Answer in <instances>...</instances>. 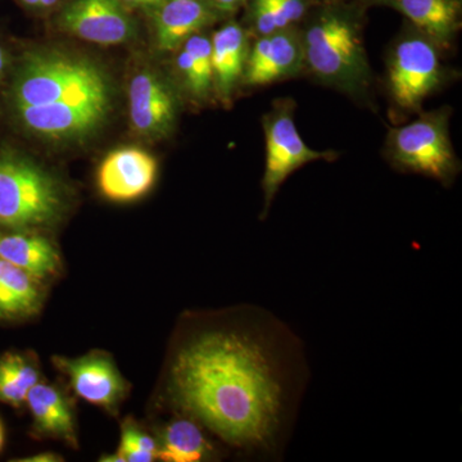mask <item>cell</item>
Masks as SVG:
<instances>
[{
    "instance_id": "27",
    "label": "cell",
    "mask_w": 462,
    "mask_h": 462,
    "mask_svg": "<svg viewBox=\"0 0 462 462\" xmlns=\"http://www.w3.org/2000/svg\"><path fill=\"white\" fill-rule=\"evenodd\" d=\"M60 456L56 454H50V452H45V454L33 455L29 458H23V462H56L62 461V458H60Z\"/></svg>"
},
{
    "instance_id": "7",
    "label": "cell",
    "mask_w": 462,
    "mask_h": 462,
    "mask_svg": "<svg viewBox=\"0 0 462 462\" xmlns=\"http://www.w3.org/2000/svg\"><path fill=\"white\" fill-rule=\"evenodd\" d=\"M293 107L282 102L263 117L266 163L263 179V212H269L279 188L288 176L315 161L333 158L329 152L314 151L303 142L294 123Z\"/></svg>"
},
{
    "instance_id": "5",
    "label": "cell",
    "mask_w": 462,
    "mask_h": 462,
    "mask_svg": "<svg viewBox=\"0 0 462 462\" xmlns=\"http://www.w3.org/2000/svg\"><path fill=\"white\" fill-rule=\"evenodd\" d=\"M388 148L398 167L430 176L445 185L454 180L458 171L446 112H430L392 130Z\"/></svg>"
},
{
    "instance_id": "26",
    "label": "cell",
    "mask_w": 462,
    "mask_h": 462,
    "mask_svg": "<svg viewBox=\"0 0 462 462\" xmlns=\"http://www.w3.org/2000/svg\"><path fill=\"white\" fill-rule=\"evenodd\" d=\"M124 5H130V7H156L165 0H120Z\"/></svg>"
},
{
    "instance_id": "16",
    "label": "cell",
    "mask_w": 462,
    "mask_h": 462,
    "mask_svg": "<svg viewBox=\"0 0 462 462\" xmlns=\"http://www.w3.org/2000/svg\"><path fill=\"white\" fill-rule=\"evenodd\" d=\"M214 84L221 98H229L245 74L249 53L247 32L236 23H229L212 38Z\"/></svg>"
},
{
    "instance_id": "24",
    "label": "cell",
    "mask_w": 462,
    "mask_h": 462,
    "mask_svg": "<svg viewBox=\"0 0 462 462\" xmlns=\"http://www.w3.org/2000/svg\"><path fill=\"white\" fill-rule=\"evenodd\" d=\"M278 18L282 29H288L305 14L306 0H264Z\"/></svg>"
},
{
    "instance_id": "25",
    "label": "cell",
    "mask_w": 462,
    "mask_h": 462,
    "mask_svg": "<svg viewBox=\"0 0 462 462\" xmlns=\"http://www.w3.org/2000/svg\"><path fill=\"white\" fill-rule=\"evenodd\" d=\"M207 2H208L211 8L216 9V11L226 12V14H229V12L238 9L245 0H207Z\"/></svg>"
},
{
    "instance_id": "30",
    "label": "cell",
    "mask_w": 462,
    "mask_h": 462,
    "mask_svg": "<svg viewBox=\"0 0 462 462\" xmlns=\"http://www.w3.org/2000/svg\"><path fill=\"white\" fill-rule=\"evenodd\" d=\"M27 7H39V0H21Z\"/></svg>"
},
{
    "instance_id": "22",
    "label": "cell",
    "mask_w": 462,
    "mask_h": 462,
    "mask_svg": "<svg viewBox=\"0 0 462 462\" xmlns=\"http://www.w3.org/2000/svg\"><path fill=\"white\" fill-rule=\"evenodd\" d=\"M41 382V372L33 356H0V402L20 407L25 403L30 389Z\"/></svg>"
},
{
    "instance_id": "23",
    "label": "cell",
    "mask_w": 462,
    "mask_h": 462,
    "mask_svg": "<svg viewBox=\"0 0 462 462\" xmlns=\"http://www.w3.org/2000/svg\"><path fill=\"white\" fill-rule=\"evenodd\" d=\"M116 456L118 462H152L158 458V443L136 427L135 422L126 420L123 424L120 447Z\"/></svg>"
},
{
    "instance_id": "19",
    "label": "cell",
    "mask_w": 462,
    "mask_h": 462,
    "mask_svg": "<svg viewBox=\"0 0 462 462\" xmlns=\"http://www.w3.org/2000/svg\"><path fill=\"white\" fill-rule=\"evenodd\" d=\"M41 279L0 258V318H23L42 305Z\"/></svg>"
},
{
    "instance_id": "9",
    "label": "cell",
    "mask_w": 462,
    "mask_h": 462,
    "mask_svg": "<svg viewBox=\"0 0 462 462\" xmlns=\"http://www.w3.org/2000/svg\"><path fill=\"white\" fill-rule=\"evenodd\" d=\"M53 363L69 380L75 393L94 406L114 411L126 396V380L107 354L91 352L78 358L56 356Z\"/></svg>"
},
{
    "instance_id": "2",
    "label": "cell",
    "mask_w": 462,
    "mask_h": 462,
    "mask_svg": "<svg viewBox=\"0 0 462 462\" xmlns=\"http://www.w3.org/2000/svg\"><path fill=\"white\" fill-rule=\"evenodd\" d=\"M303 62L321 81L348 96H363L372 80L363 33L346 12H322L300 33Z\"/></svg>"
},
{
    "instance_id": "1",
    "label": "cell",
    "mask_w": 462,
    "mask_h": 462,
    "mask_svg": "<svg viewBox=\"0 0 462 462\" xmlns=\"http://www.w3.org/2000/svg\"><path fill=\"white\" fill-rule=\"evenodd\" d=\"M282 374L272 346L247 331L209 330L173 358L176 406L240 448H270L285 409Z\"/></svg>"
},
{
    "instance_id": "10",
    "label": "cell",
    "mask_w": 462,
    "mask_h": 462,
    "mask_svg": "<svg viewBox=\"0 0 462 462\" xmlns=\"http://www.w3.org/2000/svg\"><path fill=\"white\" fill-rule=\"evenodd\" d=\"M69 35L99 45H117L132 39L135 29L120 0H72L60 18Z\"/></svg>"
},
{
    "instance_id": "3",
    "label": "cell",
    "mask_w": 462,
    "mask_h": 462,
    "mask_svg": "<svg viewBox=\"0 0 462 462\" xmlns=\"http://www.w3.org/2000/svg\"><path fill=\"white\" fill-rule=\"evenodd\" d=\"M111 98L107 78L85 58L60 53L27 54L11 81V111L60 100Z\"/></svg>"
},
{
    "instance_id": "6",
    "label": "cell",
    "mask_w": 462,
    "mask_h": 462,
    "mask_svg": "<svg viewBox=\"0 0 462 462\" xmlns=\"http://www.w3.org/2000/svg\"><path fill=\"white\" fill-rule=\"evenodd\" d=\"M439 45L424 32L397 42L388 60V87L398 107L420 108L422 100L442 81Z\"/></svg>"
},
{
    "instance_id": "15",
    "label": "cell",
    "mask_w": 462,
    "mask_h": 462,
    "mask_svg": "<svg viewBox=\"0 0 462 462\" xmlns=\"http://www.w3.org/2000/svg\"><path fill=\"white\" fill-rule=\"evenodd\" d=\"M214 20V12L203 0H165L156 14L157 45L175 51Z\"/></svg>"
},
{
    "instance_id": "17",
    "label": "cell",
    "mask_w": 462,
    "mask_h": 462,
    "mask_svg": "<svg viewBox=\"0 0 462 462\" xmlns=\"http://www.w3.org/2000/svg\"><path fill=\"white\" fill-rule=\"evenodd\" d=\"M0 258L41 281L53 276L60 266V254L50 240L38 234L18 230L0 234Z\"/></svg>"
},
{
    "instance_id": "14",
    "label": "cell",
    "mask_w": 462,
    "mask_h": 462,
    "mask_svg": "<svg viewBox=\"0 0 462 462\" xmlns=\"http://www.w3.org/2000/svg\"><path fill=\"white\" fill-rule=\"evenodd\" d=\"M25 403L32 413L36 436L53 438L78 447L74 411L60 388L48 383H36L27 393Z\"/></svg>"
},
{
    "instance_id": "13",
    "label": "cell",
    "mask_w": 462,
    "mask_h": 462,
    "mask_svg": "<svg viewBox=\"0 0 462 462\" xmlns=\"http://www.w3.org/2000/svg\"><path fill=\"white\" fill-rule=\"evenodd\" d=\"M130 120L143 135L169 132L175 120V100L163 81L152 72L134 76L129 89Z\"/></svg>"
},
{
    "instance_id": "12",
    "label": "cell",
    "mask_w": 462,
    "mask_h": 462,
    "mask_svg": "<svg viewBox=\"0 0 462 462\" xmlns=\"http://www.w3.org/2000/svg\"><path fill=\"white\" fill-rule=\"evenodd\" d=\"M157 161L138 148L112 152L98 170V187L106 199L129 202L141 199L156 181Z\"/></svg>"
},
{
    "instance_id": "11",
    "label": "cell",
    "mask_w": 462,
    "mask_h": 462,
    "mask_svg": "<svg viewBox=\"0 0 462 462\" xmlns=\"http://www.w3.org/2000/svg\"><path fill=\"white\" fill-rule=\"evenodd\" d=\"M303 66L302 36L291 26L257 39L249 50L243 81L263 87L296 76Z\"/></svg>"
},
{
    "instance_id": "8",
    "label": "cell",
    "mask_w": 462,
    "mask_h": 462,
    "mask_svg": "<svg viewBox=\"0 0 462 462\" xmlns=\"http://www.w3.org/2000/svg\"><path fill=\"white\" fill-rule=\"evenodd\" d=\"M111 98L60 100L14 109L27 132L51 139L78 138L94 132L107 117Z\"/></svg>"
},
{
    "instance_id": "20",
    "label": "cell",
    "mask_w": 462,
    "mask_h": 462,
    "mask_svg": "<svg viewBox=\"0 0 462 462\" xmlns=\"http://www.w3.org/2000/svg\"><path fill=\"white\" fill-rule=\"evenodd\" d=\"M211 454V443L190 416L170 422L158 443V458L166 462H199Z\"/></svg>"
},
{
    "instance_id": "21",
    "label": "cell",
    "mask_w": 462,
    "mask_h": 462,
    "mask_svg": "<svg viewBox=\"0 0 462 462\" xmlns=\"http://www.w3.org/2000/svg\"><path fill=\"white\" fill-rule=\"evenodd\" d=\"M178 67L188 90L197 98L206 97L214 84L211 41L199 33L191 35L182 44Z\"/></svg>"
},
{
    "instance_id": "28",
    "label": "cell",
    "mask_w": 462,
    "mask_h": 462,
    "mask_svg": "<svg viewBox=\"0 0 462 462\" xmlns=\"http://www.w3.org/2000/svg\"><path fill=\"white\" fill-rule=\"evenodd\" d=\"M9 67V54L5 48L0 44V79L7 72Z\"/></svg>"
},
{
    "instance_id": "29",
    "label": "cell",
    "mask_w": 462,
    "mask_h": 462,
    "mask_svg": "<svg viewBox=\"0 0 462 462\" xmlns=\"http://www.w3.org/2000/svg\"><path fill=\"white\" fill-rule=\"evenodd\" d=\"M58 0H39V7L50 8L51 5H56Z\"/></svg>"
},
{
    "instance_id": "31",
    "label": "cell",
    "mask_w": 462,
    "mask_h": 462,
    "mask_svg": "<svg viewBox=\"0 0 462 462\" xmlns=\"http://www.w3.org/2000/svg\"><path fill=\"white\" fill-rule=\"evenodd\" d=\"M3 445H5V428H3L2 421H0V451H2Z\"/></svg>"
},
{
    "instance_id": "18",
    "label": "cell",
    "mask_w": 462,
    "mask_h": 462,
    "mask_svg": "<svg viewBox=\"0 0 462 462\" xmlns=\"http://www.w3.org/2000/svg\"><path fill=\"white\" fill-rule=\"evenodd\" d=\"M433 39L438 45L451 42L458 29V0H385Z\"/></svg>"
},
{
    "instance_id": "4",
    "label": "cell",
    "mask_w": 462,
    "mask_h": 462,
    "mask_svg": "<svg viewBox=\"0 0 462 462\" xmlns=\"http://www.w3.org/2000/svg\"><path fill=\"white\" fill-rule=\"evenodd\" d=\"M62 211L56 180L16 152L0 151V226L32 229L53 223Z\"/></svg>"
}]
</instances>
